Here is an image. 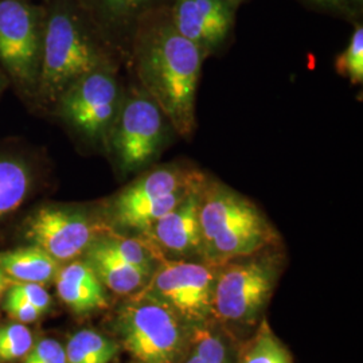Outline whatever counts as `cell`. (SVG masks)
<instances>
[{"instance_id":"1","label":"cell","mask_w":363,"mask_h":363,"mask_svg":"<svg viewBox=\"0 0 363 363\" xmlns=\"http://www.w3.org/2000/svg\"><path fill=\"white\" fill-rule=\"evenodd\" d=\"M130 48L140 88L159 105L177 135L191 138L203 54L177 31L167 7L144 18Z\"/></svg>"},{"instance_id":"2","label":"cell","mask_w":363,"mask_h":363,"mask_svg":"<svg viewBox=\"0 0 363 363\" xmlns=\"http://www.w3.org/2000/svg\"><path fill=\"white\" fill-rule=\"evenodd\" d=\"M201 261L220 267L232 259L274 247L279 234L249 198L208 178L201 190Z\"/></svg>"},{"instance_id":"3","label":"cell","mask_w":363,"mask_h":363,"mask_svg":"<svg viewBox=\"0 0 363 363\" xmlns=\"http://www.w3.org/2000/svg\"><path fill=\"white\" fill-rule=\"evenodd\" d=\"M103 58L85 13L72 3H60L45 28L42 91L60 97L78 78L108 65Z\"/></svg>"},{"instance_id":"4","label":"cell","mask_w":363,"mask_h":363,"mask_svg":"<svg viewBox=\"0 0 363 363\" xmlns=\"http://www.w3.org/2000/svg\"><path fill=\"white\" fill-rule=\"evenodd\" d=\"M273 247L220 265L214 284L213 315L232 325L256 323L283 264V256Z\"/></svg>"},{"instance_id":"5","label":"cell","mask_w":363,"mask_h":363,"mask_svg":"<svg viewBox=\"0 0 363 363\" xmlns=\"http://www.w3.org/2000/svg\"><path fill=\"white\" fill-rule=\"evenodd\" d=\"M189 330L191 327L177 313L139 292L117 318L121 345L139 363L181 362L189 345Z\"/></svg>"},{"instance_id":"6","label":"cell","mask_w":363,"mask_h":363,"mask_svg":"<svg viewBox=\"0 0 363 363\" xmlns=\"http://www.w3.org/2000/svg\"><path fill=\"white\" fill-rule=\"evenodd\" d=\"M177 135L159 105L139 86L121 99L116 118L109 130L118 166L135 172L151 166Z\"/></svg>"},{"instance_id":"7","label":"cell","mask_w":363,"mask_h":363,"mask_svg":"<svg viewBox=\"0 0 363 363\" xmlns=\"http://www.w3.org/2000/svg\"><path fill=\"white\" fill-rule=\"evenodd\" d=\"M220 267L203 261L160 256L148 283L139 294L166 306L191 328L213 315L214 284Z\"/></svg>"},{"instance_id":"8","label":"cell","mask_w":363,"mask_h":363,"mask_svg":"<svg viewBox=\"0 0 363 363\" xmlns=\"http://www.w3.org/2000/svg\"><path fill=\"white\" fill-rule=\"evenodd\" d=\"M123 94L111 66H100L76 79L60 96L66 121L91 140L109 135Z\"/></svg>"},{"instance_id":"9","label":"cell","mask_w":363,"mask_h":363,"mask_svg":"<svg viewBox=\"0 0 363 363\" xmlns=\"http://www.w3.org/2000/svg\"><path fill=\"white\" fill-rule=\"evenodd\" d=\"M169 19L205 60L223 50L233 37L237 10L230 0H171Z\"/></svg>"},{"instance_id":"10","label":"cell","mask_w":363,"mask_h":363,"mask_svg":"<svg viewBox=\"0 0 363 363\" xmlns=\"http://www.w3.org/2000/svg\"><path fill=\"white\" fill-rule=\"evenodd\" d=\"M99 225L72 208H39L27 222V238L60 262L76 259L99 234Z\"/></svg>"},{"instance_id":"11","label":"cell","mask_w":363,"mask_h":363,"mask_svg":"<svg viewBox=\"0 0 363 363\" xmlns=\"http://www.w3.org/2000/svg\"><path fill=\"white\" fill-rule=\"evenodd\" d=\"M37 15L22 0H0V60L13 77L30 82L38 73Z\"/></svg>"},{"instance_id":"12","label":"cell","mask_w":363,"mask_h":363,"mask_svg":"<svg viewBox=\"0 0 363 363\" xmlns=\"http://www.w3.org/2000/svg\"><path fill=\"white\" fill-rule=\"evenodd\" d=\"M206 178L202 169L189 162H171L151 167L117 194L112 202L111 217L150 205L174 193L190 191L203 184Z\"/></svg>"},{"instance_id":"13","label":"cell","mask_w":363,"mask_h":363,"mask_svg":"<svg viewBox=\"0 0 363 363\" xmlns=\"http://www.w3.org/2000/svg\"><path fill=\"white\" fill-rule=\"evenodd\" d=\"M202 186L190 191L175 208L142 233L160 256L178 259L196 256L201 259L199 202Z\"/></svg>"},{"instance_id":"14","label":"cell","mask_w":363,"mask_h":363,"mask_svg":"<svg viewBox=\"0 0 363 363\" xmlns=\"http://www.w3.org/2000/svg\"><path fill=\"white\" fill-rule=\"evenodd\" d=\"M55 284L60 298L76 313H89L108 306L104 286L86 261H73L60 268Z\"/></svg>"},{"instance_id":"15","label":"cell","mask_w":363,"mask_h":363,"mask_svg":"<svg viewBox=\"0 0 363 363\" xmlns=\"http://www.w3.org/2000/svg\"><path fill=\"white\" fill-rule=\"evenodd\" d=\"M86 262L93 268L103 286L117 295H130L142 291L151 274L106 252L94 240L85 250Z\"/></svg>"},{"instance_id":"16","label":"cell","mask_w":363,"mask_h":363,"mask_svg":"<svg viewBox=\"0 0 363 363\" xmlns=\"http://www.w3.org/2000/svg\"><path fill=\"white\" fill-rule=\"evenodd\" d=\"M171 0H86L88 11L105 28L132 38L150 13L169 7Z\"/></svg>"},{"instance_id":"17","label":"cell","mask_w":363,"mask_h":363,"mask_svg":"<svg viewBox=\"0 0 363 363\" xmlns=\"http://www.w3.org/2000/svg\"><path fill=\"white\" fill-rule=\"evenodd\" d=\"M0 268L13 283L48 284L57 277L60 261L40 247H19L0 255Z\"/></svg>"},{"instance_id":"18","label":"cell","mask_w":363,"mask_h":363,"mask_svg":"<svg viewBox=\"0 0 363 363\" xmlns=\"http://www.w3.org/2000/svg\"><path fill=\"white\" fill-rule=\"evenodd\" d=\"M117 352L115 340L94 330H81L66 345V363H111Z\"/></svg>"},{"instance_id":"19","label":"cell","mask_w":363,"mask_h":363,"mask_svg":"<svg viewBox=\"0 0 363 363\" xmlns=\"http://www.w3.org/2000/svg\"><path fill=\"white\" fill-rule=\"evenodd\" d=\"M30 190L26 167L13 159H0V220L19 208Z\"/></svg>"},{"instance_id":"20","label":"cell","mask_w":363,"mask_h":363,"mask_svg":"<svg viewBox=\"0 0 363 363\" xmlns=\"http://www.w3.org/2000/svg\"><path fill=\"white\" fill-rule=\"evenodd\" d=\"M190 333L187 357L179 363H230V354L226 342L206 325H196Z\"/></svg>"},{"instance_id":"21","label":"cell","mask_w":363,"mask_h":363,"mask_svg":"<svg viewBox=\"0 0 363 363\" xmlns=\"http://www.w3.org/2000/svg\"><path fill=\"white\" fill-rule=\"evenodd\" d=\"M238 363H291V355L268 323L262 322L245 345Z\"/></svg>"},{"instance_id":"22","label":"cell","mask_w":363,"mask_h":363,"mask_svg":"<svg viewBox=\"0 0 363 363\" xmlns=\"http://www.w3.org/2000/svg\"><path fill=\"white\" fill-rule=\"evenodd\" d=\"M335 72L339 76L347 78L352 85L363 82V25L354 23V31L346 49L335 58Z\"/></svg>"},{"instance_id":"23","label":"cell","mask_w":363,"mask_h":363,"mask_svg":"<svg viewBox=\"0 0 363 363\" xmlns=\"http://www.w3.org/2000/svg\"><path fill=\"white\" fill-rule=\"evenodd\" d=\"M34 337L23 323L0 327V361L13 362L25 358L34 346Z\"/></svg>"},{"instance_id":"24","label":"cell","mask_w":363,"mask_h":363,"mask_svg":"<svg viewBox=\"0 0 363 363\" xmlns=\"http://www.w3.org/2000/svg\"><path fill=\"white\" fill-rule=\"evenodd\" d=\"M23 363H66L65 347L55 339L45 337L34 343Z\"/></svg>"},{"instance_id":"25","label":"cell","mask_w":363,"mask_h":363,"mask_svg":"<svg viewBox=\"0 0 363 363\" xmlns=\"http://www.w3.org/2000/svg\"><path fill=\"white\" fill-rule=\"evenodd\" d=\"M16 296L26 300L39 312L46 313L52 307V296L42 284L35 283H13L10 289Z\"/></svg>"},{"instance_id":"26","label":"cell","mask_w":363,"mask_h":363,"mask_svg":"<svg viewBox=\"0 0 363 363\" xmlns=\"http://www.w3.org/2000/svg\"><path fill=\"white\" fill-rule=\"evenodd\" d=\"M4 310L9 312V315L15 320H18L19 323H23V325L34 323L43 315L34 306L27 303L26 300L16 296L11 291H9L6 295Z\"/></svg>"},{"instance_id":"27","label":"cell","mask_w":363,"mask_h":363,"mask_svg":"<svg viewBox=\"0 0 363 363\" xmlns=\"http://www.w3.org/2000/svg\"><path fill=\"white\" fill-rule=\"evenodd\" d=\"M304 7L313 11L330 13L337 18H345L355 23V18L351 13L349 0H298Z\"/></svg>"},{"instance_id":"28","label":"cell","mask_w":363,"mask_h":363,"mask_svg":"<svg viewBox=\"0 0 363 363\" xmlns=\"http://www.w3.org/2000/svg\"><path fill=\"white\" fill-rule=\"evenodd\" d=\"M349 6H350L351 13L354 15L355 21L359 22L362 18L363 0H349Z\"/></svg>"},{"instance_id":"29","label":"cell","mask_w":363,"mask_h":363,"mask_svg":"<svg viewBox=\"0 0 363 363\" xmlns=\"http://www.w3.org/2000/svg\"><path fill=\"white\" fill-rule=\"evenodd\" d=\"M10 286V279L7 277V274L3 272V269L0 268V296L3 295V292L6 291V288Z\"/></svg>"},{"instance_id":"30","label":"cell","mask_w":363,"mask_h":363,"mask_svg":"<svg viewBox=\"0 0 363 363\" xmlns=\"http://www.w3.org/2000/svg\"><path fill=\"white\" fill-rule=\"evenodd\" d=\"M230 1H232V4H233L235 9H240L247 0H230Z\"/></svg>"}]
</instances>
